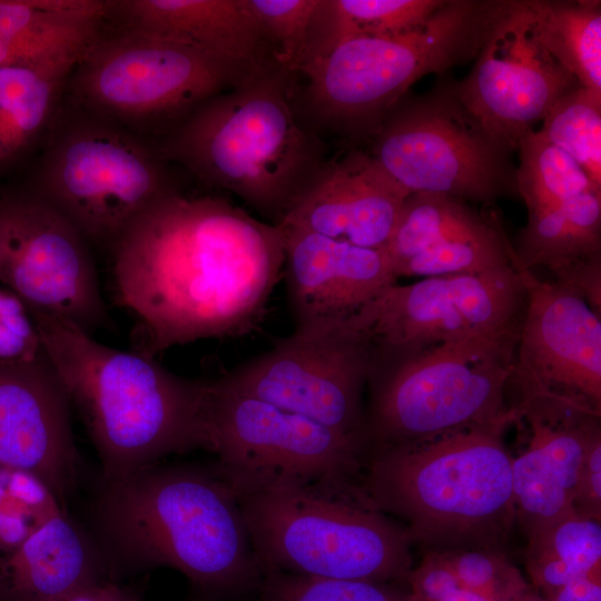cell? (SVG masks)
I'll return each instance as SVG.
<instances>
[{
  "instance_id": "cell-34",
  "label": "cell",
  "mask_w": 601,
  "mask_h": 601,
  "mask_svg": "<svg viewBox=\"0 0 601 601\" xmlns=\"http://www.w3.org/2000/svg\"><path fill=\"white\" fill-rule=\"evenodd\" d=\"M61 510L52 490L37 475L0 466V554L19 546Z\"/></svg>"
},
{
  "instance_id": "cell-24",
  "label": "cell",
  "mask_w": 601,
  "mask_h": 601,
  "mask_svg": "<svg viewBox=\"0 0 601 601\" xmlns=\"http://www.w3.org/2000/svg\"><path fill=\"white\" fill-rule=\"evenodd\" d=\"M107 17L108 1L0 0V67L77 65Z\"/></svg>"
},
{
  "instance_id": "cell-47",
  "label": "cell",
  "mask_w": 601,
  "mask_h": 601,
  "mask_svg": "<svg viewBox=\"0 0 601 601\" xmlns=\"http://www.w3.org/2000/svg\"><path fill=\"white\" fill-rule=\"evenodd\" d=\"M0 601H7V600H4L3 598H0Z\"/></svg>"
},
{
  "instance_id": "cell-20",
  "label": "cell",
  "mask_w": 601,
  "mask_h": 601,
  "mask_svg": "<svg viewBox=\"0 0 601 601\" xmlns=\"http://www.w3.org/2000/svg\"><path fill=\"white\" fill-rule=\"evenodd\" d=\"M287 292L297 324L356 313L396 283L384 248H366L278 225Z\"/></svg>"
},
{
  "instance_id": "cell-44",
  "label": "cell",
  "mask_w": 601,
  "mask_h": 601,
  "mask_svg": "<svg viewBox=\"0 0 601 601\" xmlns=\"http://www.w3.org/2000/svg\"><path fill=\"white\" fill-rule=\"evenodd\" d=\"M0 598L6 599L4 585H3V571H2V555L0 554Z\"/></svg>"
},
{
  "instance_id": "cell-14",
  "label": "cell",
  "mask_w": 601,
  "mask_h": 601,
  "mask_svg": "<svg viewBox=\"0 0 601 601\" xmlns=\"http://www.w3.org/2000/svg\"><path fill=\"white\" fill-rule=\"evenodd\" d=\"M525 283L514 264L474 275L426 277L387 287L352 315L375 361L521 326Z\"/></svg>"
},
{
  "instance_id": "cell-30",
  "label": "cell",
  "mask_w": 601,
  "mask_h": 601,
  "mask_svg": "<svg viewBox=\"0 0 601 601\" xmlns=\"http://www.w3.org/2000/svg\"><path fill=\"white\" fill-rule=\"evenodd\" d=\"M601 525L575 511L529 535L526 568L546 594L575 579L601 572Z\"/></svg>"
},
{
  "instance_id": "cell-39",
  "label": "cell",
  "mask_w": 601,
  "mask_h": 601,
  "mask_svg": "<svg viewBox=\"0 0 601 601\" xmlns=\"http://www.w3.org/2000/svg\"><path fill=\"white\" fill-rule=\"evenodd\" d=\"M406 580L407 601H440L461 588L447 552L428 553Z\"/></svg>"
},
{
  "instance_id": "cell-19",
  "label": "cell",
  "mask_w": 601,
  "mask_h": 601,
  "mask_svg": "<svg viewBox=\"0 0 601 601\" xmlns=\"http://www.w3.org/2000/svg\"><path fill=\"white\" fill-rule=\"evenodd\" d=\"M410 193L362 150L322 165L279 225L366 248H386Z\"/></svg>"
},
{
  "instance_id": "cell-21",
  "label": "cell",
  "mask_w": 601,
  "mask_h": 601,
  "mask_svg": "<svg viewBox=\"0 0 601 601\" xmlns=\"http://www.w3.org/2000/svg\"><path fill=\"white\" fill-rule=\"evenodd\" d=\"M531 437L512 460L515 511L529 535L574 512L573 497L588 442L599 430L598 415L559 405L528 404Z\"/></svg>"
},
{
  "instance_id": "cell-26",
  "label": "cell",
  "mask_w": 601,
  "mask_h": 601,
  "mask_svg": "<svg viewBox=\"0 0 601 601\" xmlns=\"http://www.w3.org/2000/svg\"><path fill=\"white\" fill-rule=\"evenodd\" d=\"M75 63L0 67V173L49 125Z\"/></svg>"
},
{
  "instance_id": "cell-5",
  "label": "cell",
  "mask_w": 601,
  "mask_h": 601,
  "mask_svg": "<svg viewBox=\"0 0 601 601\" xmlns=\"http://www.w3.org/2000/svg\"><path fill=\"white\" fill-rule=\"evenodd\" d=\"M357 476L239 495L263 573L368 582L407 579L412 538L374 505Z\"/></svg>"
},
{
  "instance_id": "cell-13",
  "label": "cell",
  "mask_w": 601,
  "mask_h": 601,
  "mask_svg": "<svg viewBox=\"0 0 601 601\" xmlns=\"http://www.w3.org/2000/svg\"><path fill=\"white\" fill-rule=\"evenodd\" d=\"M351 316L297 324L270 351L219 380L238 393L302 415L363 445L362 395L372 373L374 348Z\"/></svg>"
},
{
  "instance_id": "cell-25",
  "label": "cell",
  "mask_w": 601,
  "mask_h": 601,
  "mask_svg": "<svg viewBox=\"0 0 601 601\" xmlns=\"http://www.w3.org/2000/svg\"><path fill=\"white\" fill-rule=\"evenodd\" d=\"M520 269L544 266L563 280L601 256V191H587L540 216L529 217L514 248Z\"/></svg>"
},
{
  "instance_id": "cell-9",
  "label": "cell",
  "mask_w": 601,
  "mask_h": 601,
  "mask_svg": "<svg viewBox=\"0 0 601 601\" xmlns=\"http://www.w3.org/2000/svg\"><path fill=\"white\" fill-rule=\"evenodd\" d=\"M257 67L122 27L112 35L100 33L87 48L71 72L70 85L77 102L88 112L124 127L138 126L193 111Z\"/></svg>"
},
{
  "instance_id": "cell-8",
  "label": "cell",
  "mask_w": 601,
  "mask_h": 601,
  "mask_svg": "<svg viewBox=\"0 0 601 601\" xmlns=\"http://www.w3.org/2000/svg\"><path fill=\"white\" fill-rule=\"evenodd\" d=\"M521 327V326H520ZM520 327L374 362L364 414L365 456L464 428L512 421L504 406Z\"/></svg>"
},
{
  "instance_id": "cell-29",
  "label": "cell",
  "mask_w": 601,
  "mask_h": 601,
  "mask_svg": "<svg viewBox=\"0 0 601 601\" xmlns=\"http://www.w3.org/2000/svg\"><path fill=\"white\" fill-rule=\"evenodd\" d=\"M445 1L321 0L304 66L343 39L392 37L414 30Z\"/></svg>"
},
{
  "instance_id": "cell-15",
  "label": "cell",
  "mask_w": 601,
  "mask_h": 601,
  "mask_svg": "<svg viewBox=\"0 0 601 601\" xmlns=\"http://www.w3.org/2000/svg\"><path fill=\"white\" fill-rule=\"evenodd\" d=\"M89 245L33 188L0 193V280L30 312L91 334L109 318Z\"/></svg>"
},
{
  "instance_id": "cell-4",
  "label": "cell",
  "mask_w": 601,
  "mask_h": 601,
  "mask_svg": "<svg viewBox=\"0 0 601 601\" xmlns=\"http://www.w3.org/2000/svg\"><path fill=\"white\" fill-rule=\"evenodd\" d=\"M290 72L268 61L189 112L160 154L279 225L322 167L293 107Z\"/></svg>"
},
{
  "instance_id": "cell-27",
  "label": "cell",
  "mask_w": 601,
  "mask_h": 601,
  "mask_svg": "<svg viewBox=\"0 0 601 601\" xmlns=\"http://www.w3.org/2000/svg\"><path fill=\"white\" fill-rule=\"evenodd\" d=\"M526 1L539 42L581 87L601 93L600 1Z\"/></svg>"
},
{
  "instance_id": "cell-28",
  "label": "cell",
  "mask_w": 601,
  "mask_h": 601,
  "mask_svg": "<svg viewBox=\"0 0 601 601\" xmlns=\"http://www.w3.org/2000/svg\"><path fill=\"white\" fill-rule=\"evenodd\" d=\"M496 217H483L464 200L435 193H412L402 205L386 245L392 269L422 250L499 230Z\"/></svg>"
},
{
  "instance_id": "cell-48",
  "label": "cell",
  "mask_w": 601,
  "mask_h": 601,
  "mask_svg": "<svg viewBox=\"0 0 601 601\" xmlns=\"http://www.w3.org/2000/svg\"><path fill=\"white\" fill-rule=\"evenodd\" d=\"M530 592V591H529ZM522 600V599H521ZM521 600H516V601H521Z\"/></svg>"
},
{
  "instance_id": "cell-1",
  "label": "cell",
  "mask_w": 601,
  "mask_h": 601,
  "mask_svg": "<svg viewBox=\"0 0 601 601\" xmlns=\"http://www.w3.org/2000/svg\"><path fill=\"white\" fill-rule=\"evenodd\" d=\"M111 249L118 300L138 318L149 356L248 333L263 317L285 262L278 225L223 198L174 189L141 213Z\"/></svg>"
},
{
  "instance_id": "cell-33",
  "label": "cell",
  "mask_w": 601,
  "mask_h": 601,
  "mask_svg": "<svg viewBox=\"0 0 601 601\" xmlns=\"http://www.w3.org/2000/svg\"><path fill=\"white\" fill-rule=\"evenodd\" d=\"M516 263L514 247L503 228L469 240L441 244L422 250L393 268L400 277H437L474 275L512 266Z\"/></svg>"
},
{
  "instance_id": "cell-7",
  "label": "cell",
  "mask_w": 601,
  "mask_h": 601,
  "mask_svg": "<svg viewBox=\"0 0 601 601\" xmlns=\"http://www.w3.org/2000/svg\"><path fill=\"white\" fill-rule=\"evenodd\" d=\"M502 3L446 0L408 32L341 40L300 70L309 116L343 135L373 137L416 80L476 57Z\"/></svg>"
},
{
  "instance_id": "cell-10",
  "label": "cell",
  "mask_w": 601,
  "mask_h": 601,
  "mask_svg": "<svg viewBox=\"0 0 601 601\" xmlns=\"http://www.w3.org/2000/svg\"><path fill=\"white\" fill-rule=\"evenodd\" d=\"M33 189L90 245L112 247L174 188L157 152L126 127L88 112L63 125L47 146Z\"/></svg>"
},
{
  "instance_id": "cell-18",
  "label": "cell",
  "mask_w": 601,
  "mask_h": 601,
  "mask_svg": "<svg viewBox=\"0 0 601 601\" xmlns=\"http://www.w3.org/2000/svg\"><path fill=\"white\" fill-rule=\"evenodd\" d=\"M70 406L47 355L0 361V466L37 475L63 508L78 470Z\"/></svg>"
},
{
  "instance_id": "cell-12",
  "label": "cell",
  "mask_w": 601,
  "mask_h": 601,
  "mask_svg": "<svg viewBox=\"0 0 601 601\" xmlns=\"http://www.w3.org/2000/svg\"><path fill=\"white\" fill-rule=\"evenodd\" d=\"M373 137L371 155L410 194L491 204L516 191L511 151L466 112L454 85L400 101Z\"/></svg>"
},
{
  "instance_id": "cell-37",
  "label": "cell",
  "mask_w": 601,
  "mask_h": 601,
  "mask_svg": "<svg viewBox=\"0 0 601 601\" xmlns=\"http://www.w3.org/2000/svg\"><path fill=\"white\" fill-rule=\"evenodd\" d=\"M460 587L490 601L521 600L530 588L502 555L483 550L447 552Z\"/></svg>"
},
{
  "instance_id": "cell-11",
  "label": "cell",
  "mask_w": 601,
  "mask_h": 601,
  "mask_svg": "<svg viewBox=\"0 0 601 601\" xmlns=\"http://www.w3.org/2000/svg\"><path fill=\"white\" fill-rule=\"evenodd\" d=\"M204 449L239 495L304 485L328 476H353L365 453L354 437L309 418L205 381Z\"/></svg>"
},
{
  "instance_id": "cell-2",
  "label": "cell",
  "mask_w": 601,
  "mask_h": 601,
  "mask_svg": "<svg viewBox=\"0 0 601 601\" xmlns=\"http://www.w3.org/2000/svg\"><path fill=\"white\" fill-rule=\"evenodd\" d=\"M91 514L117 579L170 568L214 601L255 592L262 580L239 494L214 464L157 463L102 481Z\"/></svg>"
},
{
  "instance_id": "cell-43",
  "label": "cell",
  "mask_w": 601,
  "mask_h": 601,
  "mask_svg": "<svg viewBox=\"0 0 601 601\" xmlns=\"http://www.w3.org/2000/svg\"><path fill=\"white\" fill-rule=\"evenodd\" d=\"M440 601H490L485 597L460 588Z\"/></svg>"
},
{
  "instance_id": "cell-45",
  "label": "cell",
  "mask_w": 601,
  "mask_h": 601,
  "mask_svg": "<svg viewBox=\"0 0 601 601\" xmlns=\"http://www.w3.org/2000/svg\"><path fill=\"white\" fill-rule=\"evenodd\" d=\"M521 601H546V600H543L536 595H534L531 591L528 592Z\"/></svg>"
},
{
  "instance_id": "cell-38",
  "label": "cell",
  "mask_w": 601,
  "mask_h": 601,
  "mask_svg": "<svg viewBox=\"0 0 601 601\" xmlns=\"http://www.w3.org/2000/svg\"><path fill=\"white\" fill-rule=\"evenodd\" d=\"M45 355L41 336L26 304L10 289H0V361H35Z\"/></svg>"
},
{
  "instance_id": "cell-6",
  "label": "cell",
  "mask_w": 601,
  "mask_h": 601,
  "mask_svg": "<svg viewBox=\"0 0 601 601\" xmlns=\"http://www.w3.org/2000/svg\"><path fill=\"white\" fill-rule=\"evenodd\" d=\"M509 422L373 451L362 486L380 511L408 523L412 541L446 544L495 533L515 511L512 459L501 441Z\"/></svg>"
},
{
  "instance_id": "cell-3",
  "label": "cell",
  "mask_w": 601,
  "mask_h": 601,
  "mask_svg": "<svg viewBox=\"0 0 601 601\" xmlns=\"http://www.w3.org/2000/svg\"><path fill=\"white\" fill-rule=\"evenodd\" d=\"M30 314L70 404L86 423L105 482L204 447L205 381L179 377L147 354L106 346L59 316Z\"/></svg>"
},
{
  "instance_id": "cell-40",
  "label": "cell",
  "mask_w": 601,
  "mask_h": 601,
  "mask_svg": "<svg viewBox=\"0 0 601 601\" xmlns=\"http://www.w3.org/2000/svg\"><path fill=\"white\" fill-rule=\"evenodd\" d=\"M574 511L600 522L601 518V434L600 428L590 437L579 469L574 497Z\"/></svg>"
},
{
  "instance_id": "cell-17",
  "label": "cell",
  "mask_w": 601,
  "mask_h": 601,
  "mask_svg": "<svg viewBox=\"0 0 601 601\" xmlns=\"http://www.w3.org/2000/svg\"><path fill=\"white\" fill-rule=\"evenodd\" d=\"M525 306L511 380L522 404L549 403L600 415V314L578 294L520 269Z\"/></svg>"
},
{
  "instance_id": "cell-31",
  "label": "cell",
  "mask_w": 601,
  "mask_h": 601,
  "mask_svg": "<svg viewBox=\"0 0 601 601\" xmlns=\"http://www.w3.org/2000/svg\"><path fill=\"white\" fill-rule=\"evenodd\" d=\"M518 150L520 165L515 169V186L529 217L549 213L583 193L601 191L581 166L540 130L528 131Z\"/></svg>"
},
{
  "instance_id": "cell-42",
  "label": "cell",
  "mask_w": 601,
  "mask_h": 601,
  "mask_svg": "<svg viewBox=\"0 0 601 601\" xmlns=\"http://www.w3.org/2000/svg\"><path fill=\"white\" fill-rule=\"evenodd\" d=\"M545 595L546 601H601L600 572L575 579Z\"/></svg>"
},
{
  "instance_id": "cell-35",
  "label": "cell",
  "mask_w": 601,
  "mask_h": 601,
  "mask_svg": "<svg viewBox=\"0 0 601 601\" xmlns=\"http://www.w3.org/2000/svg\"><path fill=\"white\" fill-rule=\"evenodd\" d=\"M272 53L288 72L299 71L321 0H248Z\"/></svg>"
},
{
  "instance_id": "cell-41",
  "label": "cell",
  "mask_w": 601,
  "mask_h": 601,
  "mask_svg": "<svg viewBox=\"0 0 601 601\" xmlns=\"http://www.w3.org/2000/svg\"><path fill=\"white\" fill-rule=\"evenodd\" d=\"M57 601H142V597L137 588L110 578Z\"/></svg>"
},
{
  "instance_id": "cell-32",
  "label": "cell",
  "mask_w": 601,
  "mask_h": 601,
  "mask_svg": "<svg viewBox=\"0 0 601 601\" xmlns=\"http://www.w3.org/2000/svg\"><path fill=\"white\" fill-rule=\"evenodd\" d=\"M542 120L541 134L601 188V93L578 86L558 98Z\"/></svg>"
},
{
  "instance_id": "cell-16",
  "label": "cell",
  "mask_w": 601,
  "mask_h": 601,
  "mask_svg": "<svg viewBox=\"0 0 601 601\" xmlns=\"http://www.w3.org/2000/svg\"><path fill=\"white\" fill-rule=\"evenodd\" d=\"M475 63L455 96L466 112L510 151L553 102L580 86L539 42L526 0H503Z\"/></svg>"
},
{
  "instance_id": "cell-36",
  "label": "cell",
  "mask_w": 601,
  "mask_h": 601,
  "mask_svg": "<svg viewBox=\"0 0 601 601\" xmlns=\"http://www.w3.org/2000/svg\"><path fill=\"white\" fill-rule=\"evenodd\" d=\"M254 601H407L387 582L316 578L264 572Z\"/></svg>"
},
{
  "instance_id": "cell-23",
  "label": "cell",
  "mask_w": 601,
  "mask_h": 601,
  "mask_svg": "<svg viewBox=\"0 0 601 601\" xmlns=\"http://www.w3.org/2000/svg\"><path fill=\"white\" fill-rule=\"evenodd\" d=\"M7 601H57L112 575L95 538L61 510L2 558Z\"/></svg>"
},
{
  "instance_id": "cell-46",
  "label": "cell",
  "mask_w": 601,
  "mask_h": 601,
  "mask_svg": "<svg viewBox=\"0 0 601 601\" xmlns=\"http://www.w3.org/2000/svg\"><path fill=\"white\" fill-rule=\"evenodd\" d=\"M186 601H214L200 593H197L196 595H193L190 598H188Z\"/></svg>"
},
{
  "instance_id": "cell-22",
  "label": "cell",
  "mask_w": 601,
  "mask_h": 601,
  "mask_svg": "<svg viewBox=\"0 0 601 601\" xmlns=\"http://www.w3.org/2000/svg\"><path fill=\"white\" fill-rule=\"evenodd\" d=\"M124 28L193 45L219 58L257 67L273 61L248 0L108 1V17ZM270 52V51H269Z\"/></svg>"
}]
</instances>
